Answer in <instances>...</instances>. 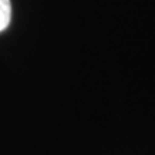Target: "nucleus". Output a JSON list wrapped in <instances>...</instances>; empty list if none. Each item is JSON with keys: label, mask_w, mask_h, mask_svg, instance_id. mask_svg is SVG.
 I'll use <instances>...</instances> for the list:
<instances>
[{"label": "nucleus", "mask_w": 155, "mask_h": 155, "mask_svg": "<svg viewBox=\"0 0 155 155\" xmlns=\"http://www.w3.org/2000/svg\"><path fill=\"white\" fill-rule=\"evenodd\" d=\"M12 19V3L10 0H0V32H3Z\"/></svg>", "instance_id": "nucleus-1"}]
</instances>
